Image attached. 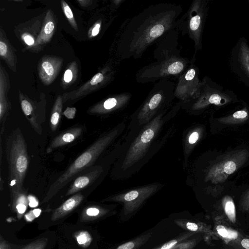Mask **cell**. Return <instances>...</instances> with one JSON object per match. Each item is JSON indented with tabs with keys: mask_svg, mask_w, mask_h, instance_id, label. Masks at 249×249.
Listing matches in <instances>:
<instances>
[{
	"mask_svg": "<svg viewBox=\"0 0 249 249\" xmlns=\"http://www.w3.org/2000/svg\"><path fill=\"white\" fill-rule=\"evenodd\" d=\"M182 12L180 5L161 2L148 6L126 20L116 43L118 59L140 58L150 47L176 28Z\"/></svg>",
	"mask_w": 249,
	"mask_h": 249,
	"instance_id": "1",
	"label": "cell"
},
{
	"mask_svg": "<svg viewBox=\"0 0 249 249\" xmlns=\"http://www.w3.org/2000/svg\"><path fill=\"white\" fill-rule=\"evenodd\" d=\"M181 102H178L169 111L160 112L148 123L141 127H128L123 139V149L115 161L111 177L124 180L138 172L161 148L173 134V128L162 137L159 135L163 126L178 112Z\"/></svg>",
	"mask_w": 249,
	"mask_h": 249,
	"instance_id": "2",
	"label": "cell"
},
{
	"mask_svg": "<svg viewBox=\"0 0 249 249\" xmlns=\"http://www.w3.org/2000/svg\"><path fill=\"white\" fill-rule=\"evenodd\" d=\"M179 32L170 31L156 44L153 52L155 61L142 67L135 74L138 83L145 84L162 79L178 77L190 65L191 60L181 55Z\"/></svg>",
	"mask_w": 249,
	"mask_h": 249,
	"instance_id": "3",
	"label": "cell"
},
{
	"mask_svg": "<svg viewBox=\"0 0 249 249\" xmlns=\"http://www.w3.org/2000/svg\"><path fill=\"white\" fill-rule=\"evenodd\" d=\"M123 121L101 135L88 148L80 155L51 185L42 203L50 200L79 173L92 165L99 157L118 138L126 128Z\"/></svg>",
	"mask_w": 249,
	"mask_h": 249,
	"instance_id": "4",
	"label": "cell"
},
{
	"mask_svg": "<svg viewBox=\"0 0 249 249\" xmlns=\"http://www.w3.org/2000/svg\"><path fill=\"white\" fill-rule=\"evenodd\" d=\"M175 86V83L170 79L158 81L143 103L130 116L128 127L143 126L160 112L169 109L176 98Z\"/></svg>",
	"mask_w": 249,
	"mask_h": 249,
	"instance_id": "5",
	"label": "cell"
},
{
	"mask_svg": "<svg viewBox=\"0 0 249 249\" xmlns=\"http://www.w3.org/2000/svg\"><path fill=\"white\" fill-rule=\"evenodd\" d=\"M6 155L8 164L10 191H22L24 178L29 166L26 141L19 128L14 130L8 138Z\"/></svg>",
	"mask_w": 249,
	"mask_h": 249,
	"instance_id": "6",
	"label": "cell"
},
{
	"mask_svg": "<svg viewBox=\"0 0 249 249\" xmlns=\"http://www.w3.org/2000/svg\"><path fill=\"white\" fill-rule=\"evenodd\" d=\"M208 8V0H194L176 23L175 29L179 34L187 35L193 41L195 53L202 49V35Z\"/></svg>",
	"mask_w": 249,
	"mask_h": 249,
	"instance_id": "7",
	"label": "cell"
},
{
	"mask_svg": "<svg viewBox=\"0 0 249 249\" xmlns=\"http://www.w3.org/2000/svg\"><path fill=\"white\" fill-rule=\"evenodd\" d=\"M162 186L160 183H153L135 187L110 196L102 202H113L121 204L120 220L124 222L134 216L146 201Z\"/></svg>",
	"mask_w": 249,
	"mask_h": 249,
	"instance_id": "8",
	"label": "cell"
},
{
	"mask_svg": "<svg viewBox=\"0 0 249 249\" xmlns=\"http://www.w3.org/2000/svg\"><path fill=\"white\" fill-rule=\"evenodd\" d=\"M223 88L213 82L207 76L203 78L199 89L192 99L181 102V107L190 111H195L203 108L208 104L218 105L226 103L229 94Z\"/></svg>",
	"mask_w": 249,
	"mask_h": 249,
	"instance_id": "9",
	"label": "cell"
},
{
	"mask_svg": "<svg viewBox=\"0 0 249 249\" xmlns=\"http://www.w3.org/2000/svg\"><path fill=\"white\" fill-rule=\"evenodd\" d=\"M196 55L195 53L189 66L178 77L176 84L175 96L181 102H186L193 98L200 86L201 81L199 78V69L195 65Z\"/></svg>",
	"mask_w": 249,
	"mask_h": 249,
	"instance_id": "10",
	"label": "cell"
},
{
	"mask_svg": "<svg viewBox=\"0 0 249 249\" xmlns=\"http://www.w3.org/2000/svg\"><path fill=\"white\" fill-rule=\"evenodd\" d=\"M230 66L241 81L249 86V46L246 38L241 37L232 49Z\"/></svg>",
	"mask_w": 249,
	"mask_h": 249,
	"instance_id": "11",
	"label": "cell"
},
{
	"mask_svg": "<svg viewBox=\"0 0 249 249\" xmlns=\"http://www.w3.org/2000/svg\"><path fill=\"white\" fill-rule=\"evenodd\" d=\"M131 98V94L130 93L116 94L94 106L90 109L89 113L102 115L117 111L126 107Z\"/></svg>",
	"mask_w": 249,
	"mask_h": 249,
	"instance_id": "12",
	"label": "cell"
},
{
	"mask_svg": "<svg viewBox=\"0 0 249 249\" xmlns=\"http://www.w3.org/2000/svg\"><path fill=\"white\" fill-rule=\"evenodd\" d=\"M62 64V59L60 58L53 56L42 58L38 67L39 75L42 81L47 85L52 83Z\"/></svg>",
	"mask_w": 249,
	"mask_h": 249,
	"instance_id": "13",
	"label": "cell"
},
{
	"mask_svg": "<svg viewBox=\"0 0 249 249\" xmlns=\"http://www.w3.org/2000/svg\"><path fill=\"white\" fill-rule=\"evenodd\" d=\"M104 169L101 165H98L91 169L88 173H84L76 178L71 184L67 191L65 196L74 195L78 192L86 188L95 181L103 173Z\"/></svg>",
	"mask_w": 249,
	"mask_h": 249,
	"instance_id": "14",
	"label": "cell"
},
{
	"mask_svg": "<svg viewBox=\"0 0 249 249\" xmlns=\"http://www.w3.org/2000/svg\"><path fill=\"white\" fill-rule=\"evenodd\" d=\"M84 130L83 126H77L63 131L51 141L46 149V152L49 153L57 148L73 142L82 135Z\"/></svg>",
	"mask_w": 249,
	"mask_h": 249,
	"instance_id": "15",
	"label": "cell"
},
{
	"mask_svg": "<svg viewBox=\"0 0 249 249\" xmlns=\"http://www.w3.org/2000/svg\"><path fill=\"white\" fill-rule=\"evenodd\" d=\"M20 100L22 110L31 126L37 134H41V124L44 120L39 116L35 105L23 96H20Z\"/></svg>",
	"mask_w": 249,
	"mask_h": 249,
	"instance_id": "16",
	"label": "cell"
},
{
	"mask_svg": "<svg viewBox=\"0 0 249 249\" xmlns=\"http://www.w3.org/2000/svg\"><path fill=\"white\" fill-rule=\"evenodd\" d=\"M84 198L81 193L73 195L54 210L51 216L52 221H56L72 212L81 203Z\"/></svg>",
	"mask_w": 249,
	"mask_h": 249,
	"instance_id": "17",
	"label": "cell"
},
{
	"mask_svg": "<svg viewBox=\"0 0 249 249\" xmlns=\"http://www.w3.org/2000/svg\"><path fill=\"white\" fill-rule=\"evenodd\" d=\"M111 206L107 207L99 205L88 206L83 210L80 220L83 222H91L110 215L113 213V208H114Z\"/></svg>",
	"mask_w": 249,
	"mask_h": 249,
	"instance_id": "18",
	"label": "cell"
},
{
	"mask_svg": "<svg viewBox=\"0 0 249 249\" xmlns=\"http://www.w3.org/2000/svg\"><path fill=\"white\" fill-rule=\"evenodd\" d=\"M10 197L12 210L19 220L25 213L29 205L27 192L26 190L10 191Z\"/></svg>",
	"mask_w": 249,
	"mask_h": 249,
	"instance_id": "19",
	"label": "cell"
},
{
	"mask_svg": "<svg viewBox=\"0 0 249 249\" xmlns=\"http://www.w3.org/2000/svg\"><path fill=\"white\" fill-rule=\"evenodd\" d=\"M175 223L181 228L192 232L201 233L211 235L213 232L211 226L205 223L194 222L186 219H177Z\"/></svg>",
	"mask_w": 249,
	"mask_h": 249,
	"instance_id": "20",
	"label": "cell"
},
{
	"mask_svg": "<svg viewBox=\"0 0 249 249\" xmlns=\"http://www.w3.org/2000/svg\"><path fill=\"white\" fill-rule=\"evenodd\" d=\"M4 80L3 79L2 75L0 74V133L3 134L4 131L5 121L7 116L8 114V111L10 106L8 101L6 99L5 95Z\"/></svg>",
	"mask_w": 249,
	"mask_h": 249,
	"instance_id": "21",
	"label": "cell"
},
{
	"mask_svg": "<svg viewBox=\"0 0 249 249\" xmlns=\"http://www.w3.org/2000/svg\"><path fill=\"white\" fill-rule=\"evenodd\" d=\"M215 231L218 235L225 241H233L239 239V233L232 229L223 222H219L217 219L215 222Z\"/></svg>",
	"mask_w": 249,
	"mask_h": 249,
	"instance_id": "22",
	"label": "cell"
},
{
	"mask_svg": "<svg viewBox=\"0 0 249 249\" xmlns=\"http://www.w3.org/2000/svg\"><path fill=\"white\" fill-rule=\"evenodd\" d=\"M63 101L61 96H58L53 105L50 119V126L53 132L57 129L61 117Z\"/></svg>",
	"mask_w": 249,
	"mask_h": 249,
	"instance_id": "23",
	"label": "cell"
},
{
	"mask_svg": "<svg viewBox=\"0 0 249 249\" xmlns=\"http://www.w3.org/2000/svg\"><path fill=\"white\" fill-rule=\"evenodd\" d=\"M0 55L8 63L10 68L13 70L15 67L14 54L12 47L2 35L1 31L0 32Z\"/></svg>",
	"mask_w": 249,
	"mask_h": 249,
	"instance_id": "24",
	"label": "cell"
},
{
	"mask_svg": "<svg viewBox=\"0 0 249 249\" xmlns=\"http://www.w3.org/2000/svg\"><path fill=\"white\" fill-rule=\"evenodd\" d=\"M151 237L150 233L142 234L119 245L114 249H139L146 243Z\"/></svg>",
	"mask_w": 249,
	"mask_h": 249,
	"instance_id": "25",
	"label": "cell"
},
{
	"mask_svg": "<svg viewBox=\"0 0 249 249\" xmlns=\"http://www.w3.org/2000/svg\"><path fill=\"white\" fill-rule=\"evenodd\" d=\"M47 18L48 19L45 20L40 34L35 42L36 44L47 43L53 34L54 29V23L52 20L48 19V15Z\"/></svg>",
	"mask_w": 249,
	"mask_h": 249,
	"instance_id": "26",
	"label": "cell"
},
{
	"mask_svg": "<svg viewBox=\"0 0 249 249\" xmlns=\"http://www.w3.org/2000/svg\"><path fill=\"white\" fill-rule=\"evenodd\" d=\"M225 213L229 220L232 223L236 221V212L234 204L231 197H225L223 201Z\"/></svg>",
	"mask_w": 249,
	"mask_h": 249,
	"instance_id": "27",
	"label": "cell"
},
{
	"mask_svg": "<svg viewBox=\"0 0 249 249\" xmlns=\"http://www.w3.org/2000/svg\"><path fill=\"white\" fill-rule=\"evenodd\" d=\"M77 243L82 247L86 248L88 247L91 241L92 237L89 233L85 231H77L74 234Z\"/></svg>",
	"mask_w": 249,
	"mask_h": 249,
	"instance_id": "28",
	"label": "cell"
},
{
	"mask_svg": "<svg viewBox=\"0 0 249 249\" xmlns=\"http://www.w3.org/2000/svg\"><path fill=\"white\" fill-rule=\"evenodd\" d=\"M194 234L192 232H185L179 235L178 237L175 239L169 241V242L164 244L161 247H159L160 249H171L178 244L183 242L187 238L191 236Z\"/></svg>",
	"mask_w": 249,
	"mask_h": 249,
	"instance_id": "29",
	"label": "cell"
},
{
	"mask_svg": "<svg viewBox=\"0 0 249 249\" xmlns=\"http://www.w3.org/2000/svg\"><path fill=\"white\" fill-rule=\"evenodd\" d=\"M61 4L63 10L65 14L66 17L67 19L72 26V27L75 30H77V26L73 14L69 6V5L64 0H61Z\"/></svg>",
	"mask_w": 249,
	"mask_h": 249,
	"instance_id": "30",
	"label": "cell"
},
{
	"mask_svg": "<svg viewBox=\"0 0 249 249\" xmlns=\"http://www.w3.org/2000/svg\"><path fill=\"white\" fill-rule=\"evenodd\" d=\"M47 238H41L27 244L21 249H44L48 243Z\"/></svg>",
	"mask_w": 249,
	"mask_h": 249,
	"instance_id": "31",
	"label": "cell"
},
{
	"mask_svg": "<svg viewBox=\"0 0 249 249\" xmlns=\"http://www.w3.org/2000/svg\"><path fill=\"white\" fill-rule=\"evenodd\" d=\"M41 212V210L40 209L32 210L25 214L24 218L26 221L31 222L37 217L40 215Z\"/></svg>",
	"mask_w": 249,
	"mask_h": 249,
	"instance_id": "32",
	"label": "cell"
},
{
	"mask_svg": "<svg viewBox=\"0 0 249 249\" xmlns=\"http://www.w3.org/2000/svg\"><path fill=\"white\" fill-rule=\"evenodd\" d=\"M236 168V164L233 161H228L225 163L223 171L227 174H231L235 171Z\"/></svg>",
	"mask_w": 249,
	"mask_h": 249,
	"instance_id": "33",
	"label": "cell"
},
{
	"mask_svg": "<svg viewBox=\"0 0 249 249\" xmlns=\"http://www.w3.org/2000/svg\"><path fill=\"white\" fill-rule=\"evenodd\" d=\"M76 111V109L75 107H68L64 111L63 114L68 119H72L75 116Z\"/></svg>",
	"mask_w": 249,
	"mask_h": 249,
	"instance_id": "34",
	"label": "cell"
},
{
	"mask_svg": "<svg viewBox=\"0 0 249 249\" xmlns=\"http://www.w3.org/2000/svg\"><path fill=\"white\" fill-rule=\"evenodd\" d=\"M238 241V245H240V248L241 249H249V238H240Z\"/></svg>",
	"mask_w": 249,
	"mask_h": 249,
	"instance_id": "35",
	"label": "cell"
},
{
	"mask_svg": "<svg viewBox=\"0 0 249 249\" xmlns=\"http://www.w3.org/2000/svg\"><path fill=\"white\" fill-rule=\"evenodd\" d=\"M73 72L71 69H68L65 71L64 74V81L66 83H70L73 79Z\"/></svg>",
	"mask_w": 249,
	"mask_h": 249,
	"instance_id": "36",
	"label": "cell"
},
{
	"mask_svg": "<svg viewBox=\"0 0 249 249\" xmlns=\"http://www.w3.org/2000/svg\"><path fill=\"white\" fill-rule=\"evenodd\" d=\"M199 138L198 133L196 131L192 132L189 136L188 142L190 144L195 143Z\"/></svg>",
	"mask_w": 249,
	"mask_h": 249,
	"instance_id": "37",
	"label": "cell"
},
{
	"mask_svg": "<svg viewBox=\"0 0 249 249\" xmlns=\"http://www.w3.org/2000/svg\"><path fill=\"white\" fill-rule=\"evenodd\" d=\"M102 25V21L97 22L93 26L91 30V36H95L98 35L100 32Z\"/></svg>",
	"mask_w": 249,
	"mask_h": 249,
	"instance_id": "38",
	"label": "cell"
},
{
	"mask_svg": "<svg viewBox=\"0 0 249 249\" xmlns=\"http://www.w3.org/2000/svg\"><path fill=\"white\" fill-rule=\"evenodd\" d=\"M28 204L31 207H36L38 205V201L36 197L32 195L28 196Z\"/></svg>",
	"mask_w": 249,
	"mask_h": 249,
	"instance_id": "39",
	"label": "cell"
},
{
	"mask_svg": "<svg viewBox=\"0 0 249 249\" xmlns=\"http://www.w3.org/2000/svg\"><path fill=\"white\" fill-rule=\"evenodd\" d=\"M232 116L236 119H243L248 116V113L244 110H239L234 113Z\"/></svg>",
	"mask_w": 249,
	"mask_h": 249,
	"instance_id": "40",
	"label": "cell"
},
{
	"mask_svg": "<svg viewBox=\"0 0 249 249\" xmlns=\"http://www.w3.org/2000/svg\"><path fill=\"white\" fill-rule=\"evenodd\" d=\"M23 39L26 44L29 46H32L35 44L34 39L31 36L28 34L24 35Z\"/></svg>",
	"mask_w": 249,
	"mask_h": 249,
	"instance_id": "41",
	"label": "cell"
},
{
	"mask_svg": "<svg viewBox=\"0 0 249 249\" xmlns=\"http://www.w3.org/2000/svg\"><path fill=\"white\" fill-rule=\"evenodd\" d=\"M0 249H11L9 245L3 239L2 237H0Z\"/></svg>",
	"mask_w": 249,
	"mask_h": 249,
	"instance_id": "42",
	"label": "cell"
},
{
	"mask_svg": "<svg viewBox=\"0 0 249 249\" xmlns=\"http://www.w3.org/2000/svg\"><path fill=\"white\" fill-rule=\"evenodd\" d=\"M243 209L245 211L249 212V196L245 200L243 204Z\"/></svg>",
	"mask_w": 249,
	"mask_h": 249,
	"instance_id": "43",
	"label": "cell"
},
{
	"mask_svg": "<svg viewBox=\"0 0 249 249\" xmlns=\"http://www.w3.org/2000/svg\"><path fill=\"white\" fill-rule=\"evenodd\" d=\"M0 190H2V189H3V181L2 179V178H1V177H0Z\"/></svg>",
	"mask_w": 249,
	"mask_h": 249,
	"instance_id": "44",
	"label": "cell"
},
{
	"mask_svg": "<svg viewBox=\"0 0 249 249\" xmlns=\"http://www.w3.org/2000/svg\"><path fill=\"white\" fill-rule=\"evenodd\" d=\"M175 247H174L172 248V249H175ZM159 249V248H158V249Z\"/></svg>",
	"mask_w": 249,
	"mask_h": 249,
	"instance_id": "45",
	"label": "cell"
}]
</instances>
